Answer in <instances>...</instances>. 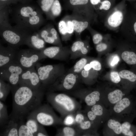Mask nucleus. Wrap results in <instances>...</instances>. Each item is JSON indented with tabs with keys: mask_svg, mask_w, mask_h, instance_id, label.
<instances>
[{
	"mask_svg": "<svg viewBox=\"0 0 136 136\" xmlns=\"http://www.w3.org/2000/svg\"><path fill=\"white\" fill-rule=\"evenodd\" d=\"M12 110L10 114L19 120L24 119L30 113L42 105L45 90L33 89L18 85L11 88Z\"/></svg>",
	"mask_w": 136,
	"mask_h": 136,
	"instance_id": "1",
	"label": "nucleus"
},
{
	"mask_svg": "<svg viewBox=\"0 0 136 136\" xmlns=\"http://www.w3.org/2000/svg\"><path fill=\"white\" fill-rule=\"evenodd\" d=\"M46 98L48 102L60 114L63 119L69 115L75 114L81 108L79 102L64 93L49 91L46 94Z\"/></svg>",
	"mask_w": 136,
	"mask_h": 136,
	"instance_id": "2",
	"label": "nucleus"
},
{
	"mask_svg": "<svg viewBox=\"0 0 136 136\" xmlns=\"http://www.w3.org/2000/svg\"><path fill=\"white\" fill-rule=\"evenodd\" d=\"M34 31L24 26L16 24L0 29V35L4 42L16 50L24 45L27 38Z\"/></svg>",
	"mask_w": 136,
	"mask_h": 136,
	"instance_id": "3",
	"label": "nucleus"
},
{
	"mask_svg": "<svg viewBox=\"0 0 136 136\" xmlns=\"http://www.w3.org/2000/svg\"><path fill=\"white\" fill-rule=\"evenodd\" d=\"M36 66L42 87L45 90L63 76L65 72L64 66L61 64L40 66L38 63Z\"/></svg>",
	"mask_w": 136,
	"mask_h": 136,
	"instance_id": "4",
	"label": "nucleus"
},
{
	"mask_svg": "<svg viewBox=\"0 0 136 136\" xmlns=\"http://www.w3.org/2000/svg\"><path fill=\"white\" fill-rule=\"evenodd\" d=\"M45 126L63 125V119L55 113L49 104L41 105L29 114Z\"/></svg>",
	"mask_w": 136,
	"mask_h": 136,
	"instance_id": "5",
	"label": "nucleus"
},
{
	"mask_svg": "<svg viewBox=\"0 0 136 136\" xmlns=\"http://www.w3.org/2000/svg\"><path fill=\"white\" fill-rule=\"evenodd\" d=\"M125 0L113 7L105 16L104 25L109 30L117 32L120 29L127 10Z\"/></svg>",
	"mask_w": 136,
	"mask_h": 136,
	"instance_id": "6",
	"label": "nucleus"
},
{
	"mask_svg": "<svg viewBox=\"0 0 136 136\" xmlns=\"http://www.w3.org/2000/svg\"><path fill=\"white\" fill-rule=\"evenodd\" d=\"M11 9V8H10ZM13 20L16 24L23 25L32 16L43 13L39 6L30 3L18 4L12 9Z\"/></svg>",
	"mask_w": 136,
	"mask_h": 136,
	"instance_id": "7",
	"label": "nucleus"
},
{
	"mask_svg": "<svg viewBox=\"0 0 136 136\" xmlns=\"http://www.w3.org/2000/svg\"><path fill=\"white\" fill-rule=\"evenodd\" d=\"M45 58L41 51L30 48L17 51L16 60L25 70L35 67L39 61Z\"/></svg>",
	"mask_w": 136,
	"mask_h": 136,
	"instance_id": "8",
	"label": "nucleus"
},
{
	"mask_svg": "<svg viewBox=\"0 0 136 136\" xmlns=\"http://www.w3.org/2000/svg\"><path fill=\"white\" fill-rule=\"evenodd\" d=\"M25 70L16 60L0 68V79L8 82L12 88L18 85L21 74Z\"/></svg>",
	"mask_w": 136,
	"mask_h": 136,
	"instance_id": "9",
	"label": "nucleus"
},
{
	"mask_svg": "<svg viewBox=\"0 0 136 136\" xmlns=\"http://www.w3.org/2000/svg\"><path fill=\"white\" fill-rule=\"evenodd\" d=\"M80 74L69 72L58 78L52 84L47 88L49 91H68L74 89L80 79Z\"/></svg>",
	"mask_w": 136,
	"mask_h": 136,
	"instance_id": "10",
	"label": "nucleus"
},
{
	"mask_svg": "<svg viewBox=\"0 0 136 136\" xmlns=\"http://www.w3.org/2000/svg\"><path fill=\"white\" fill-rule=\"evenodd\" d=\"M120 30L128 41L136 43V12L127 10Z\"/></svg>",
	"mask_w": 136,
	"mask_h": 136,
	"instance_id": "11",
	"label": "nucleus"
},
{
	"mask_svg": "<svg viewBox=\"0 0 136 136\" xmlns=\"http://www.w3.org/2000/svg\"><path fill=\"white\" fill-rule=\"evenodd\" d=\"M131 102L125 96L116 104L110 107L109 110L110 116L121 121H129L128 115Z\"/></svg>",
	"mask_w": 136,
	"mask_h": 136,
	"instance_id": "12",
	"label": "nucleus"
},
{
	"mask_svg": "<svg viewBox=\"0 0 136 136\" xmlns=\"http://www.w3.org/2000/svg\"><path fill=\"white\" fill-rule=\"evenodd\" d=\"M68 7L73 13L91 19L95 16L96 13L89 0H67Z\"/></svg>",
	"mask_w": 136,
	"mask_h": 136,
	"instance_id": "13",
	"label": "nucleus"
},
{
	"mask_svg": "<svg viewBox=\"0 0 136 136\" xmlns=\"http://www.w3.org/2000/svg\"><path fill=\"white\" fill-rule=\"evenodd\" d=\"M73 94L84 102L88 107L98 104L104 105V93L99 89L89 91L82 89L75 92Z\"/></svg>",
	"mask_w": 136,
	"mask_h": 136,
	"instance_id": "14",
	"label": "nucleus"
},
{
	"mask_svg": "<svg viewBox=\"0 0 136 136\" xmlns=\"http://www.w3.org/2000/svg\"><path fill=\"white\" fill-rule=\"evenodd\" d=\"M35 67L24 71L20 76L18 85L26 86L34 89H44Z\"/></svg>",
	"mask_w": 136,
	"mask_h": 136,
	"instance_id": "15",
	"label": "nucleus"
},
{
	"mask_svg": "<svg viewBox=\"0 0 136 136\" xmlns=\"http://www.w3.org/2000/svg\"><path fill=\"white\" fill-rule=\"evenodd\" d=\"M45 58L64 60L70 55V49L66 47L56 46L45 48L41 51Z\"/></svg>",
	"mask_w": 136,
	"mask_h": 136,
	"instance_id": "16",
	"label": "nucleus"
},
{
	"mask_svg": "<svg viewBox=\"0 0 136 136\" xmlns=\"http://www.w3.org/2000/svg\"><path fill=\"white\" fill-rule=\"evenodd\" d=\"M70 49V58L72 59L84 57L88 53L89 46L87 40H82L80 38L75 41Z\"/></svg>",
	"mask_w": 136,
	"mask_h": 136,
	"instance_id": "17",
	"label": "nucleus"
},
{
	"mask_svg": "<svg viewBox=\"0 0 136 136\" xmlns=\"http://www.w3.org/2000/svg\"><path fill=\"white\" fill-rule=\"evenodd\" d=\"M70 16L74 26V32L78 39L80 38L81 33L87 29L91 22L85 17L74 13Z\"/></svg>",
	"mask_w": 136,
	"mask_h": 136,
	"instance_id": "18",
	"label": "nucleus"
},
{
	"mask_svg": "<svg viewBox=\"0 0 136 136\" xmlns=\"http://www.w3.org/2000/svg\"><path fill=\"white\" fill-rule=\"evenodd\" d=\"M121 122L110 116L105 122L103 134L106 136H119L122 135V127Z\"/></svg>",
	"mask_w": 136,
	"mask_h": 136,
	"instance_id": "19",
	"label": "nucleus"
},
{
	"mask_svg": "<svg viewBox=\"0 0 136 136\" xmlns=\"http://www.w3.org/2000/svg\"><path fill=\"white\" fill-rule=\"evenodd\" d=\"M19 120L10 114L9 119L7 122L0 127V136H18Z\"/></svg>",
	"mask_w": 136,
	"mask_h": 136,
	"instance_id": "20",
	"label": "nucleus"
},
{
	"mask_svg": "<svg viewBox=\"0 0 136 136\" xmlns=\"http://www.w3.org/2000/svg\"><path fill=\"white\" fill-rule=\"evenodd\" d=\"M16 50L8 45L4 47L0 44V68L16 60Z\"/></svg>",
	"mask_w": 136,
	"mask_h": 136,
	"instance_id": "21",
	"label": "nucleus"
},
{
	"mask_svg": "<svg viewBox=\"0 0 136 136\" xmlns=\"http://www.w3.org/2000/svg\"><path fill=\"white\" fill-rule=\"evenodd\" d=\"M126 43L127 49L122 53L123 60L127 64L136 65V43L128 41Z\"/></svg>",
	"mask_w": 136,
	"mask_h": 136,
	"instance_id": "22",
	"label": "nucleus"
},
{
	"mask_svg": "<svg viewBox=\"0 0 136 136\" xmlns=\"http://www.w3.org/2000/svg\"><path fill=\"white\" fill-rule=\"evenodd\" d=\"M35 31L27 38L24 45L30 48L41 51L45 47V42L39 36L37 32Z\"/></svg>",
	"mask_w": 136,
	"mask_h": 136,
	"instance_id": "23",
	"label": "nucleus"
},
{
	"mask_svg": "<svg viewBox=\"0 0 136 136\" xmlns=\"http://www.w3.org/2000/svg\"><path fill=\"white\" fill-rule=\"evenodd\" d=\"M125 96V94L119 89H115L108 92L107 94L104 93V104L110 107L115 105Z\"/></svg>",
	"mask_w": 136,
	"mask_h": 136,
	"instance_id": "24",
	"label": "nucleus"
},
{
	"mask_svg": "<svg viewBox=\"0 0 136 136\" xmlns=\"http://www.w3.org/2000/svg\"><path fill=\"white\" fill-rule=\"evenodd\" d=\"M45 22V20L43 16V13H41L32 16L23 25L35 31L39 29Z\"/></svg>",
	"mask_w": 136,
	"mask_h": 136,
	"instance_id": "25",
	"label": "nucleus"
},
{
	"mask_svg": "<svg viewBox=\"0 0 136 136\" xmlns=\"http://www.w3.org/2000/svg\"><path fill=\"white\" fill-rule=\"evenodd\" d=\"M87 107L103 122H106L110 117L109 110L107 109L102 104H97L90 107Z\"/></svg>",
	"mask_w": 136,
	"mask_h": 136,
	"instance_id": "26",
	"label": "nucleus"
},
{
	"mask_svg": "<svg viewBox=\"0 0 136 136\" xmlns=\"http://www.w3.org/2000/svg\"><path fill=\"white\" fill-rule=\"evenodd\" d=\"M55 136L82 135V133L76 126H65L57 129Z\"/></svg>",
	"mask_w": 136,
	"mask_h": 136,
	"instance_id": "27",
	"label": "nucleus"
},
{
	"mask_svg": "<svg viewBox=\"0 0 136 136\" xmlns=\"http://www.w3.org/2000/svg\"><path fill=\"white\" fill-rule=\"evenodd\" d=\"M87 29L92 36L93 44L95 45L102 42L108 40L110 38V34H107L103 35L92 28L90 25Z\"/></svg>",
	"mask_w": 136,
	"mask_h": 136,
	"instance_id": "28",
	"label": "nucleus"
},
{
	"mask_svg": "<svg viewBox=\"0 0 136 136\" xmlns=\"http://www.w3.org/2000/svg\"><path fill=\"white\" fill-rule=\"evenodd\" d=\"M9 6L0 9V29L11 26L9 22Z\"/></svg>",
	"mask_w": 136,
	"mask_h": 136,
	"instance_id": "29",
	"label": "nucleus"
},
{
	"mask_svg": "<svg viewBox=\"0 0 136 136\" xmlns=\"http://www.w3.org/2000/svg\"><path fill=\"white\" fill-rule=\"evenodd\" d=\"M62 7L59 0H55L51 7L47 19L53 20L59 16L62 11Z\"/></svg>",
	"mask_w": 136,
	"mask_h": 136,
	"instance_id": "30",
	"label": "nucleus"
},
{
	"mask_svg": "<svg viewBox=\"0 0 136 136\" xmlns=\"http://www.w3.org/2000/svg\"><path fill=\"white\" fill-rule=\"evenodd\" d=\"M12 87L9 83L0 79V100L5 101L11 90Z\"/></svg>",
	"mask_w": 136,
	"mask_h": 136,
	"instance_id": "31",
	"label": "nucleus"
},
{
	"mask_svg": "<svg viewBox=\"0 0 136 136\" xmlns=\"http://www.w3.org/2000/svg\"><path fill=\"white\" fill-rule=\"evenodd\" d=\"M89 59L84 56L77 61L69 70V72L79 74L85 65L89 62Z\"/></svg>",
	"mask_w": 136,
	"mask_h": 136,
	"instance_id": "32",
	"label": "nucleus"
},
{
	"mask_svg": "<svg viewBox=\"0 0 136 136\" xmlns=\"http://www.w3.org/2000/svg\"><path fill=\"white\" fill-rule=\"evenodd\" d=\"M58 27L62 40L66 41L69 40L70 38L68 35V28L65 17L59 22Z\"/></svg>",
	"mask_w": 136,
	"mask_h": 136,
	"instance_id": "33",
	"label": "nucleus"
},
{
	"mask_svg": "<svg viewBox=\"0 0 136 136\" xmlns=\"http://www.w3.org/2000/svg\"><path fill=\"white\" fill-rule=\"evenodd\" d=\"M24 119H20L18 124V136H34V134L27 126Z\"/></svg>",
	"mask_w": 136,
	"mask_h": 136,
	"instance_id": "34",
	"label": "nucleus"
},
{
	"mask_svg": "<svg viewBox=\"0 0 136 136\" xmlns=\"http://www.w3.org/2000/svg\"><path fill=\"white\" fill-rule=\"evenodd\" d=\"M26 118V125L33 134L34 136H36L40 123L36 119L29 115Z\"/></svg>",
	"mask_w": 136,
	"mask_h": 136,
	"instance_id": "35",
	"label": "nucleus"
},
{
	"mask_svg": "<svg viewBox=\"0 0 136 136\" xmlns=\"http://www.w3.org/2000/svg\"><path fill=\"white\" fill-rule=\"evenodd\" d=\"M55 0H37V2L43 13L47 17Z\"/></svg>",
	"mask_w": 136,
	"mask_h": 136,
	"instance_id": "36",
	"label": "nucleus"
},
{
	"mask_svg": "<svg viewBox=\"0 0 136 136\" xmlns=\"http://www.w3.org/2000/svg\"><path fill=\"white\" fill-rule=\"evenodd\" d=\"M9 118L7 107L3 101L0 100V127L4 124Z\"/></svg>",
	"mask_w": 136,
	"mask_h": 136,
	"instance_id": "37",
	"label": "nucleus"
},
{
	"mask_svg": "<svg viewBox=\"0 0 136 136\" xmlns=\"http://www.w3.org/2000/svg\"><path fill=\"white\" fill-rule=\"evenodd\" d=\"M121 78L127 80L131 83L136 82V73L127 70L121 71L119 73Z\"/></svg>",
	"mask_w": 136,
	"mask_h": 136,
	"instance_id": "38",
	"label": "nucleus"
},
{
	"mask_svg": "<svg viewBox=\"0 0 136 136\" xmlns=\"http://www.w3.org/2000/svg\"><path fill=\"white\" fill-rule=\"evenodd\" d=\"M85 113L88 119L98 127L103 122L101 119L87 107Z\"/></svg>",
	"mask_w": 136,
	"mask_h": 136,
	"instance_id": "39",
	"label": "nucleus"
},
{
	"mask_svg": "<svg viewBox=\"0 0 136 136\" xmlns=\"http://www.w3.org/2000/svg\"><path fill=\"white\" fill-rule=\"evenodd\" d=\"M33 0H0V9L11 4L30 3Z\"/></svg>",
	"mask_w": 136,
	"mask_h": 136,
	"instance_id": "40",
	"label": "nucleus"
},
{
	"mask_svg": "<svg viewBox=\"0 0 136 136\" xmlns=\"http://www.w3.org/2000/svg\"><path fill=\"white\" fill-rule=\"evenodd\" d=\"M121 125L122 135L126 136L134 135V133L131 130V125L129 121H124Z\"/></svg>",
	"mask_w": 136,
	"mask_h": 136,
	"instance_id": "41",
	"label": "nucleus"
},
{
	"mask_svg": "<svg viewBox=\"0 0 136 136\" xmlns=\"http://www.w3.org/2000/svg\"><path fill=\"white\" fill-rule=\"evenodd\" d=\"M111 43L108 40L101 42L95 46V49L98 52H104L109 48Z\"/></svg>",
	"mask_w": 136,
	"mask_h": 136,
	"instance_id": "42",
	"label": "nucleus"
},
{
	"mask_svg": "<svg viewBox=\"0 0 136 136\" xmlns=\"http://www.w3.org/2000/svg\"><path fill=\"white\" fill-rule=\"evenodd\" d=\"M75 114H69L65 117L63 119V125L65 126H75Z\"/></svg>",
	"mask_w": 136,
	"mask_h": 136,
	"instance_id": "43",
	"label": "nucleus"
},
{
	"mask_svg": "<svg viewBox=\"0 0 136 136\" xmlns=\"http://www.w3.org/2000/svg\"><path fill=\"white\" fill-rule=\"evenodd\" d=\"M87 119L85 113H82L81 110L78 111L75 115V126L79 125Z\"/></svg>",
	"mask_w": 136,
	"mask_h": 136,
	"instance_id": "44",
	"label": "nucleus"
},
{
	"mask_svg": "<svg viewBox=\"0 0 136 136\" xmlns=\"http://www.w3.org/2000/svg\"><path fill=\"white\" fill-rule=\"evenodd\" d=\"M110 78L111 81L114 84H118L121 81V78L119 73L116 71L111 72L110 75Z\"/></svg>",
	"mask_w": 136,
	"mask_h": 136,
	"instance_id": "45",
	"label": "nucleus"
},
{
	"mask_svg": "<svg viewBox=\"0 0 136 136\" xmlns=\"http://www.w3.org/2000/svg\"><path fill=\"white\" fill-rule=\"evenodd\" d=\"M91 68L94 71H100L101 68L100 63L98 60H94L89 62Z\"/></svg>",
	"mask_w": 136,
	"mask_h": 136,
	"instance_id": "46",
	"label": "nucleus"
},
{
	"mask_svg": "<svg viewBox=\"0 0 136 136\" xmlns=\"http://www.w3.org/2000/svg\"><path fill=\"white\" fill-rule=\"evenodd\" d=\"M43 125L40 124L36 136H47L49 135Z\"/></svg>",
	"mask_w": 136,
	"mask_h": 136,
	"instance_id": "47",
	"label": "nucleus"
},
{
	"mask_svg": "<svg viewBox=\"0 0 136 136\" xmlns=\"http://www.w3.org/2000/svg\"><path fill=\"white\" fill-rule=\"evenodd\" d=\"M103 0H89L95 12Z\"/></svg>",
	"mask_w": 136,
	"mask_h": 136,
	"instance_id": "48",
	"label": "nucleus"
},
{
	"mask_svg": "<svg viewBox=\"0 0 136 136\" xmlns=\"http://www.w3.org/2000/svg\"><path fill=\"white\" fill-rule=\"evenodd\" d=\"M119 57L118 56H115L113 59L112 60L111 63V66H113L116 64L119 61Z\"/></svg>",
	"mask_w": 136,
	"mask_h": 136,
	"instance_id": "49",
	"label": "nucleus"
},
{
	"mask_svg": "<svg viewBox=\"0 0 136 136\" xmlns=\"http://www.w3.org/2000/svg\"><path fill=\"white\" fill-rule=\"evenodd\" d=\"M130 2H134L136 1V0H127Z\"/></svg>",
	"mask_w": 136,
	"mask_h": 136,
	"instance_id": "50",
	"label": "nucleus"
},
{
	"mask_svg": "<svg viewBox=\"0 0 136 136\" xmlns=\"http://www.w3.org/2000/svg\"><path fill=\"white\" fill-rule=\"evenodd\" d=\"M134 8L136 10V3H135L134 4Z\"/></svg>",
	"mask_w": 136,
	"mask_h": 136,
	"instance_id": "51",
	"label": "nucleus"
}]
</instances>
